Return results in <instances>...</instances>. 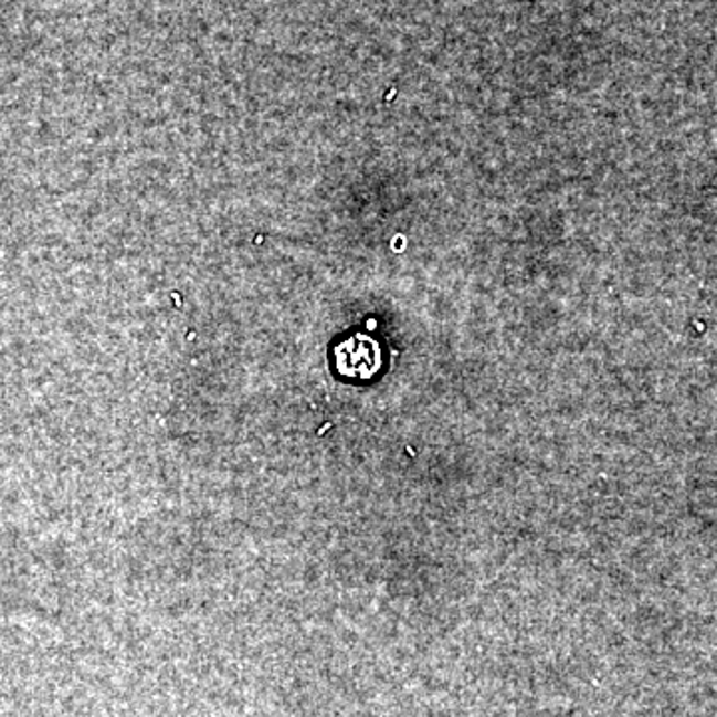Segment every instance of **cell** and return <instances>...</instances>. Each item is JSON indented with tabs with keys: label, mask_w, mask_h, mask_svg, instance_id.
I'll return each mask as SVG.
<instances>
[{
	"label": "cell",
	"mask_w": 717,
	"mask_h": 717,
	"mask_svg": "<svg viewBox=\"0 0 717 717\" xmlns=\"http://www.w3.org/2000/svg\"><path fill=\"white\" fill-rule=\"evenodd\" d=\"M337 367L347 377L369 379L379 371L381 351L373 339L365 335H355L354 339L337 347Z\"/></svg>",
	"instance_id": "6da1fadb"
}]
</instances>
